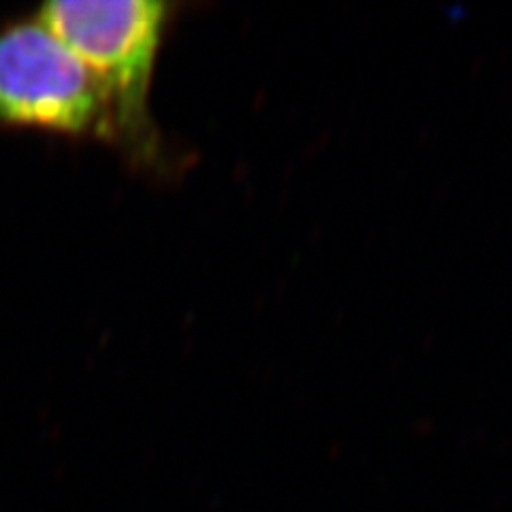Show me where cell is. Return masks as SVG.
Wrapping results in <instances>:
<instances>
[{
    "label": "cell",
    "mask_w": 512,
    "mask_h": 512,
    "mask_svg": "<svg viewBox=\"0 0 512 512\" xmlns=\"http://www.w3.org/2000/svg\"><path fill=\"white\" fill-rule=\"evenodd\" d=\"M160 0H60L35 18L82 60L103 88L114 148L141 171L173 169L163 133L152 116L156 62L175 20Z\"/></svg>",
    "instance_id": "cell-1"
},
{
    "label": "cell",
    "mask_w": 512,
    "mask_h": 512,
    "mask_svg": "<svg viewBox=\"0 0 512 512\" xmlns=\"http://www.w3.org/2000/svg\"><path fill=\"white\" fill-rule=\"evenodd\" d=\"M0 128L114 146L103 88L35 15L0 28Z\"/></svg>",
    "instance_id": "cell-2"
}]
</instances>
